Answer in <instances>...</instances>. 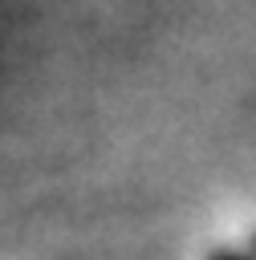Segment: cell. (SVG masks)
Masks as SVG:
<instances>
[{
    "label": "cell",
    "instance_id": "obj_1",
    "mask_svg": "<svg viewBox=\"0 0 256 260\" xmlns=\"http://www.w3.org/2000/svg\"><path fill=\"white\" fill-rule=\"evenodd\" d=\"M211 260H244V256H223V252H215Z\"/></svg>",
    "mask_w": 256,
    "mask_h": 260
}]
</instances>
